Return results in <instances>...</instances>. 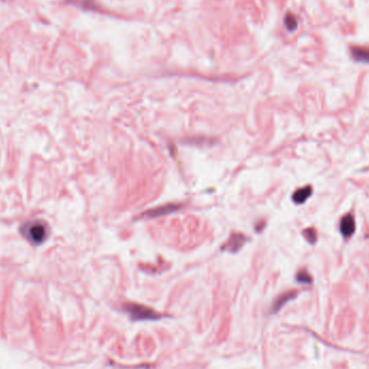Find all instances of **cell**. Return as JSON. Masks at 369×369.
<instances>
[{"instance_id":"1","label":"cell","mask_w":369,"mask_h":369,"mask_svg":"<svg viewBox=\"0 0 369 369\" xmlns=\"http://www.w3.org/2000/svg\"><path fill=\"white\" fill-rule=\"evenodd\" d=\"M21 232L27 241L35 245H39L47 240L49 227L46 222L41 220H31L21 227Z\"/></svg>"},{"instance_id":"2","label":"cell","mask_w":369,"mask_h":369,"mask_svg":"<svg viewBox=\"0 0 369 369\" xmlns=\"http://www.w3.org/2000/svg\"><path fill=\"white\" fill-rule=\"evenodd\" d=\"M123 309L133 321H157L161 317L160 314L153 310V309L143 305H138V303H126L123 306Z\"/></svg>"},{"instance_id":"3","label":"cell","mask_w":369,"mask_h":369,"mask_svg":"<svg viewBox=\"0 0 369 369\" xmlns=\"http://www.w3.org/2000/svg\"><path fill=\"white\" fill-rule=\"evenodd\" d=\"M181 209H182L181 204H175V203L163 204V205L158 206V208L146 211L143 215H140V217H143V218L154 219V218H158V217L173 214V213H175V211H180Z\"/></svg>"},{"instance_id":"4","label":"cell","mask_w":369,"mask_h":369,"mask_svg":"<svg viewBox=\"0 0 369 369\" xmlns=\"http://www.w3.org/2000/svg\"><path fill=\"white\" fill-rule=\"evenodd\" d=\"M247 241H248V238L246 236L241 235V233H236V235H232L230 237L229 240L224 244V246L221 247V249L228 253L235 254L240 251V249L245 245V243Z\"/></svg>"},{"instance_id":"5","label":"cell","mask_w":369,"mask_h":369,"mask_svg":"<svg viewBox=\"0 0 369 369\" xmlns=\"http://www.w3.org/2000/svg\"><path fill=\"white\" fill-rule=\"evenodd\" d=\"M340 232L346 238L353 236V233L355 232V219L353 216L348 214L341 219Z\"/></svg>"},{"instance_id":"6","label":"cell","mask_w":369,"mask_h":369,"mask_svg":"<svg viewBox=\"0 0 369 369\" xmlns=\"http://www.w3.org/2000/svg\"><path fill=\"white\" fill-rule=\"evenodd\" d=\"M298 295V291H287V292H284V294H282L281 296H279L278 298H276V300L273 302V306H272V313H276L279 312L282 308H283L287 302H290V300L295 299V298L297 297Z\"/></svg>"},{"instance_id":"7","label":"cell","mask_w":369,"mask_h":369,"mask_svg":"<svg viewBox=\"0 0 369 369\" xmlns=\"http://www.w3.org/2000/svg\"><path fill=\"white\" fill-rule=\"evenodd\" d=\"M351 54L354 61L369 64V49L362 46H353L351 48Z\"/></svg>"},{"instance_id":"8","label":"cell","mask_w":369,"mask_h":369,"mask_svg":"<svg viewBox=\"0 0 369 369\" xmlns=\"http://www.w3.org/2000/svg\"><path fill=\"white\" fill-rule=\"evenodd\" d=\"M312 192H313L312 187L311 186H306V187L298 189L297 191H295L294 194H292L291 199L296 204H302V203H305L306 201L311 197Z\"/></svg>"},{"instance_id":"9","label":"cell","mask_w":369,"mask_h":369,"mask_svg":"<svg viewBox=\"0 0 369 369\" xmlns=\"http://www.w3.org/2000/svg\"><path fill=\"white\" fill-rule=\"evenodd\" d=\"M284 25L290 31H295L298 27V20L294 14L287 13L284 18Z\"/></svg>"},{"instance_id":"10","label":"cell","mask_w":369,"mask_h":369,"mask_svg":"<svg viewBox=\"0 0 369 369\" xmlns=\"http://www.w3.org/2000/svg\"><path fill=\"white\" fill-rule=\"evenodd\" d=\"M296 280H297L298 283H301V284H311L312 283V276L305 270L300 271V272L296 275Z\"/></svg>"},{"instance_id":"11","label":"cell","mask_w":369,"mask_h":369,"mask_svg":"<svg viewBox=\"0 0 369 369\" xmlns=\"http://www.w3.org/2000/svg\"><path fill=\"white\" fill-rule=\"evenodd\" d=\"M303 236L307 238V241L310 244H316L317 241V236H316V231L313 229V228H308L305 231H303Z\"/></svg>"}]
</instances>
